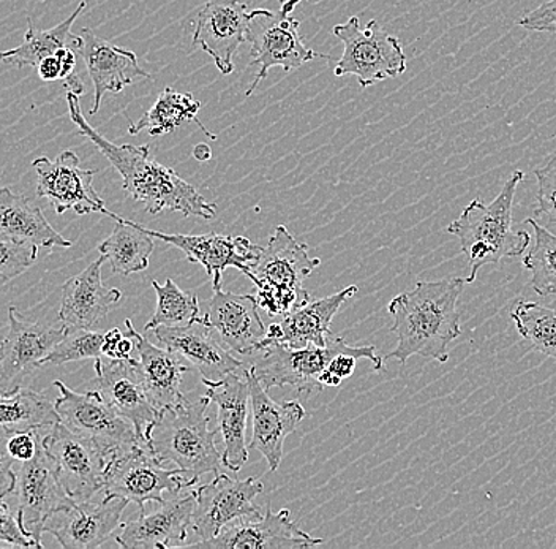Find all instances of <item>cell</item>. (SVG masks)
<instances>
[{"label": "cell", "instance_id": "16", "mask_svg": "<svg viewBox=\"0 0 556 549\" xmlns=\"http://www.w3.org/2000/svg\"><path fill=\"white\" fill-rule=\"evenodd\" d=\"M323 544V538L312 537L311 534L299 529L288 509L274 513L266 506L258 517H242L232 521L217 537L201 544H187L189 548L215 549H291L312 548Z\"/></svg>", "mask_w": 556, "mask_h": 549}, {"label": "cell", "instance_id": "41", "mask_svg": "<svg viewBox=\"0 0 556 549\" xmlns=\"http://www.w3.org/2000/svg\"><path fill=\"white\" fill-rule=\"evenodd\" d=\"M0 541L16 548L40 549L43 547L35 540L33 535L23 529L7 500H2V506H0Z\"/></svg>", "mask_w": 556, "mask_h": 549}, {"label": "cell", "instance_id": "20", "mask_svg": "<svg viewBox=\"0 0 556 549\" xmlns=\"http://www.w3.org/2000/svg\"><path fill=\"white\" fill-rule=\"evenodd\" d=\"M197 495L189 489L160 503L152 514H139L138 520L121 524L114 534L116 544L124 549H152L184 547L193 520Z\"/></svg>", "mask_w": 556, "mask_h": 549}, {"label": "cell", "instance_id": "31", "mask_svg": "<svg viewBox=\"0 0 556 549\" xmlns=\"http://www.w3.org/2000/svg\"><path fill=\"white\" fill-rule=\"evenodd\" d=\"M104 215L116 221L113 233L99 246L100 255L110 262L111 271L130 276L148 270L149 259L154 252V238L142 225L104 210Z\"/></svg>", "mask_w": 556, "mask_h": 549}, {"label": "cell", "instance_id": "9", "mask_svg": "<svg viewBox=\"0 0 556 549\" xmlns=\"http://www.w3.org/2000/svg\"><path fill=\"white\" fill-rule=\"evenodd\" d=\"M293 13L281 9L274 10L258 9L250 12L249 33L247 41L250 43L252 62L258 68L252 86L247 89L245 96L250 97L260 83L269 75L270 68L280 67L285 72L298 71L302 65L313 59H330L329 55L316 53L305 47L299 23L294 20Z\"/></svg>", "mask_w": 556, "mask_h": 549}, {"label": "cell", "instance_id": "23", "mask_svg": "<svg viewBox=\"0 0 556 549\" xmlns=\"http://www.w3.org/2000/svg\"><path fill=\"white\" fill-rule=\"evenodd\" d=\"M212 332L201 317L189 326H159L154 335L165 349L186 358L203 380L218 382L232 373H245V363L232 357L224 339Z\"/></svg>", "mask_w": 556, "mask_h": 549}, {"label": "cell", "instance_id": "42", "mask_svg": "<svg viewBox=\"0 0 556 549\" xmlns=\"http://www.w3.org/2000/svg\"><path fill=\"white\" fill-rule=\"evenodd\" d=\"M40 447L37 431H33V433H5L3 431L2 453L9 454L15 462L34 460Z\"/></svg>", "mask_w": 556, "mask_h": 549}, {"label": "cell", "instance_id": "26", "mask_svg": "<svg viewBox=\"0 0 556 549\" xmlns=\"http://www.w3.org/2000/svg\"><path fill=\"white\" fill-rule=\"evenodd\" d=\"M247 371L226 375L218 382L203 380L206 385L207 398L217 405L218 429L225 444L224 464L232 472L241 471L249 461L245 431L247 419H249L250 385Z\"/></svg>", "mask_w": 556, "mask_h": 549}, {"label": "cell", "instance_id": "22", "mask_svg": "<svg viewBox=\"0 0 556 549\" xmlns=\"http://www.w3.org/2000/svg\"><path fill=\"white\" fill-rule=\"evenodd\" d=\"M250 12L241 0H207L198 13L194 47L214 59L222 75L235 72V54L247 41Z\"/></svg>", "mask_w": 556, "mask_h": 549}, {"label": "cell", "instance_id": "13", "mask_svg": "<svg viewBox=\"0 0 556 549\" xmlns=\"http://www.w3.org/2000/svg\"><path fill=\"white\" fill-rule=\"evenodd\" d=\"M67 335V326L54 328L40 322L21 319L15 308L9 309V329L0 353V388L2 395L20 390L47 363L52 350Z\"/></svg>", "mask_w": 556, "mask_h": 549}, {"label": "cell", "instance_id": "36", "mask_svg": "<svg viewBox=\"0 0 556 549\" xmlns=\"http://www.w3.org/2000/svg\"><path fill=\"white\" fill-rule=\"evenodd\" d=\"M519 335L534 350L556 361V309L533 301L517 302L510 312Z\"/></svg>", "mask_w": 556, "mask_h": 549}, {"label": "cell", "instance_id": "44", "mask_svg": "<svg viewBox=\"0 0 556 549\" xmlns=\"http://www.w3.org/2000/svg\"><path fill=\"white\" fill-rule=\"evenodd\" d=\"M37 72L38 76H40L41 78V82H61V58H59L58 53H55L54 55H50V58H45L43 61H41L40 64H38Z\"/></svg>", "mask_w": 556, "mask_h": 549}, {"label": "cell", "instance_id": "40", "mask_svg": "<svg viewBox=\"0 0 556 549\" xmlns=\"http://www.w3.org/2000/svg\"><path fill=\"white\" fill-rule=\"evenodd\" d=\"M538 179L536 210L534 217L556 225V154L544 166L534 170Z\"/></svg>", "mask_w": 556, "mask_h": 549}, {"label": "cell", "instance_id": "33", "mask_svg": "<svg viewBox=\"0 0 556 549\" xmlns=\"http://www.w3.org/2000/svg\"><path fill=\"white\" fill-rule=\"evenodd\" d=\"M61 422L55 402L43 392L23 387L0 399V423L5 433H33Z\"/></svg>", "mask_w": 556, "mask_h": 549}, {"label": "cell", "instance_id": "49", "mask_svg": "<svg viewBox=\"0 0 556 549\" xmlns=\"http://www.w3.org/2000/svg\"><path fill=\"white\" fill-rule=\"evenodd\" d=\"M295 2L301 3L302 0H295ZM311 2L321 3V2H328V0H311Z\"/></svg>", "mask_w": 556, "mask_h": 549}, {"label": "cell", "instance_id": "29", "mask_svg": "<svg viewBox=\"0 0 556 549\" xmlns=\"http://www.w3.org/2000/svg\"><path fill=\"white\" fill-rule=\"evenodd\" d=\"M125 328L137 346L139 373L152 404L159 410L179 404L184 399L180 384L189 367L180 364L179 354L139 335L130 319L125 320Z\"/></svg>", "mask_w": 556, "mask_h": 549}, {"label": "cell", "instance_id": "32", "mask_svg": "<svg viewBox=\"0 0 556 549\" xmlns=\"http://www.w3.org/2000/svg\"><path fill=\"white\" fill-rule=\"evenodd\" d=\"M201 107H203L201 102H198L191 93H180L166 88L160 93L151 110L146 111L137 124L130 125L128 134L138 135L142 130H148L149 135L156 137V135L172 134L182 124L197 123L211 140H217V135L211 134L198 120Z\"/></svg>", "mask_w": 556, "mask_h": 549}, {"label": "cell", "instance_id": "21", "mask_svg": "<svg viewBox=\"0 0 556 549\" xmlns=\"http://www.w3.org/2000/svg\"><path fill=\"white\" fill-rule=\"evenodd\" d=\"M247 378L250 385L253 422L249 448L260 451L269 464V472H276L283 460L285 440L304 420L305 409L299 401H274L252 367L247 371Z\"/></svg>", "mask_w": 556, "mask_h": 549}, {"label": "cell", "instance_id": "3", "mask_svg": "<svg viewBox=\"0 0 556 549\" xmlns=\"http://www.w3.org/2000/svg\"><path fill=\"white\" fill-rule=\"evenodd\" d=\"M523 179V172L516 170L492 203L471 201L460 217L446 228L447 233L457 236L462 253L467 255L471 270L468 284L475 283L482 266L520 257L530 246L531 236L527 232L514 230V200Z\"/></svg>", "mask_w": 556, "mask_h": 549}, {"label": "cell", "instance_id": "4", "mask_svg": "<svg viewBox=\"0 0 556 549\" xmlns=\"http://www.w3.org/2000/svg\"><path fill=\"white\" fill-rule=\"evenodd\" d=\"M206 395L197 402L186 398L173 408L159 410L148 434V444L156 461L173 462L190 478L218 474L224 453L215 444L220 429H211L206 410L211 404Z\"/></svg>", "mask_w": 556, "mask_h": 549}, {"label": "cell", "instance_id": "6", "mask_svg": "<svg viewBox=\"0 0 556 549\" xmlns=\"http://www.w3.org/2000/svg\"><path fill=\"white\" fill-rule=\"evenodd\" d=\"M333 36L343 43L342 58L337 61L336 76H356L361 88H370L405 73L408 59L397 37L386 33L377 20L361 26L357 16L337 24Z\"/></svg>", "mask_w": 556, "mask_h": 549}, {"label": "cell", "instance_id": "24", "mask_svg": "<svg viewBox=\"0 0 556 549\" xmlns=\"http://www.w3.org/2000/svg\"><path fill=\"white\" fill-rule=\"evenodd\" d=\"M220 284L212 283L214 294L203 322L218 333L232 352L258 353L267 336V328L260 317L258 300L253 295L224 291Z\"/></svg>", "mask_w": 556, "mask_h": 549}, {"label": "cell", "instance_id": "15", "mask_svg": "<svg viewBox=\"0 0 556 549\" xmlns=\"http://www.w3.org/2000/svg\"><path fill=\"white\" fill-rule=\"evenodd\" d=\"M33 169L37 173V196L50 201L55 213L87 215L106 210L103 198L93 189L96 172L81 169L75 152H61L55 160L35 159Z\"/></svg>", "mask_w": 556, "mask_h": 549}, {"label": "cell", "instance_id": "11", "mask_svg": "<svg viewBox=\"0 0 556 549\" xmlns=\"http://www.w3.org/2000/svg\"><path fill=\"white\" fill-rule=\"evenodd\" d=\"M357 347L350 346L342 337H329L328 346H308L293 349L283 344H270L253 360L252 370L261 384L270 390L276 387H293L298 392L313 395L323 390L319 375L325 373L337 354L353 352ZM256 354V353H255Z\"/></svg>", "mask_w": 556, "mask_h": 549}, {"label": "cell", "instance_id": "48", "mask_svg": "<svg viewBox=\"0 0 556 549\" xmlns=\"http://www.w3.org/2000/svg\"><path fill=\"white\" fill-rule=\"evenodd\" d=\"M193 155L200 162H207V160L212 159V149L208 148V145L201 142V145L194 146Z\"/></svg>", "mask_w": 556, "mask_h": 549}, {"label": "cell", "instance_id": "28", "mask_svg": "<svg viewBox=\"0 0 556 549\" xmlns=\"http://www.w3.org/2000/svg\"><path fill=\"white\" fill-rule=\"evenodd\" d=\"M106 262L100 257L83 273L72 277L62 288L59 319L67 328L93 329L110 314L111 308L121 301L117 288L104 287L102 266Z\"/></svg>", "mask_w": 556, "mask_h": 549}, {"label": "cell", "instance_id": "14", "mask_svg": "<svg viewBox=\"0 0 556 549\" xmlns=\"http://www.w3.org/2000/svg\"><path fill=\"white\" fill-rule=\"evenodd\" d=\"M41 445L54 461L59 479L75 502L92 500L102 491L108 460L96 445L62 422L51 427Z\"/></svg>", "mask_w": 556, "mask_h": 549}, {"label": "cell", "instance_id": "39", "mask_svg": "<svg viewBox=\"0 0 556 549\" xmlns=\"http://www.w3.org/2000/svg\"><path fill=\"white\" fill-rule=\"evenodd\" d=\"M37 253L38 246L33 242L0 239V284L7 285L29 270L37 260Z\"/></svg>", "mask_w": 556, "mask_h": 549}, {"label": "cell", "instance_id": "10", "mask_svg": "<svg viewBox=\"0 0 556 549\" xmlns=\"http://www.w3.org/2000/svg\"><path fill=\"white\" fill-rule=\"evenodd\" d=\"M5 497H12V502L7 500L10 509L16 514L23 529L33 535L40 545L45 526L52 514L75 502L62 486L58 467L48 457L43 445L34 460L20 462L13 491Z\"/></svg>", "mask_w": 556, "mask_h": 549}, {"label": "cell", "instance_id": "7", "mask_svg": "<svg viewBox=\"0 0 556 549\" xmlns=\"http://www.w3.org/2000/svg\"><path fill=\"white\" fill-rule=\"evenodd\" d=\"M54 385L61 392L55 409L62 423L96 445L108 461L148 444L138 436L134 423L111 408L99 391L76 392L61 380Z\"/></svg>", "mask_w": 556, "mask_h": 549}, {"label": "cell", "instance_id": "27", "mask_svg": "<svg viewBox=\"0 0 556 549\" xmlns=\"http://www.w3.org/2000/svg\"><path fill=\"white\" fill-rule=\"evenodd\" d=\"M357 291H359V288L356 285H350V287L321 298V300H311L302 308L283 315L280 322L273 323L267 328L263 349H266L270 344H283V346L293 347V349H304L308 346H328L329 337L332 336L330 323H332L340 308L350 298L356 297Z\"/></svg>", "mask_w": 556, "mask_h": 549}, {"label": "cell", "instance_id": "25", "mask_svg": "<svg viewBox=\"0 0 556 549\" xmlns=\"http://www.w3.org/2000/svg\"><path fill=\"white\" fill-rule=\"evenodd\" d=\"M146 232L152 238L182 250L191 263H198L206 270L207 276L212 277V283H222V274L226 267H236L243 274L249 273L250 266L256 262L263 250L243 236L218 235V233L169 235V233L149 230V228H146Z\"/></svg>", "mask_w": 556, "mask_h": 549}, {"label": "cell", "instance_id": "5", "mask_svg": "<svg viewBox=\"0 0 556 549\" xmlns=\"http://www.w3.org/2000/svg\"><path fill=\"white\" fill-rule=\"evenodd\" d=\"M319 265L321 260L308 255L307 245L278 225L245 276L255 284L260 308L270 317H283L311 301L304 283Z\"/></svg>", "mask_w": 556, "mask_h": 549}, {"label": "cell", "instance_id": "8", "mask_svg": "<svg viewBox=\"0 0 556 549\" xmlns=\"http://www.w3.org/2000/svg\"><path fill=\"white\" fill-rule=\"evenodd\" d=\"M197 479L179 467L165 469L156 461L149 444H139L134 450L108 461L103 491L137 503L139 514H146V503H163V495H179L197 485Z\"/></svg>", "mask_w": 556, "mask_h": 549}, {"label": "cell", "instance_id": "37", "mask_svg": "<svg viewBox=\"0 0 556 549\" xmlns=\"http://www.w3.org/2000/svg\"><path fill=\"white\" fill-rule=\"evenodd\" d=\"M534 230V246L525 255L523 266L531 273V285L539 297L556 298V235L536 219H527Z\"/></svg>", "mask_w": 556, "mask_h": 549}, {"label": "cell", "instance_id": "2", "mask_svg": "<svg viewBox=\"0 0 556 549\" xmlns=\"http://www.w3.org/2000/svg\"><path fill=\"white\" fill-rule=\"evenodd\" d=\"M467 284L462 277L424 280L389 302L388 311L394 319L391 332L397 336V347L386 360L405 364L419 354L447 363L451 344L462 335L457 302Z\"/></svg>", "mask_w": 556, "mask_h": 549}, {"label": "cell", "instance_id": "19", "mask_svg": "<svg viewBox=\"0 0 556 549\" xmlns=\"http://www.w3.org/2000/svg\"><path fill=\"white\" fill-rule=\"evenodd\" d=\"M97 377L90 382L104 401L137 427L138 436L148 442V434L154 425L159 409L152 404L139 373L138 360H96Z\"/></svg>", "mask_w": 556, "mask_h": 549}, {"label": "cell", "instance_id": "46", "mask_svg": "<svg viewBox=\"0 0 556 549\" xmlns=\"http://www.w3.org/2000/svg\"><path fill=\"white\" fill-rule=\"evenodd\" d=\"M135 340L131 339L130 336L122 337L119 344H117L116 352H114L113 358L111 360H128L130 357L131 350H134Z\"/></svg>", "mask_w": 556, "mask_h": 549}, {"label": "cell", "instance_id": "30", "mask_svg": "<svg viewBox=\"0 0 556 549\" xmlns=\"http://www.w3.org/2000/svg\"><path fill=\"white\" fill-rule=\"evenodd\" d=\"M0 235L2 238L33 242L38 248H72V241L51 227L40 207L30 198L0 190Z\"/></svg>", "mask_w": 556, "mask_h": 549}, {"label": "cell", "instance_id": "1", "mask_svg": "<svg viewBox=\"0 0 556 549\" xmlns=\"http://www.w3.org/2000/svg\"><path fill=\"white\" fill-rule=\"evenodd\" d=\"M68 114L78 134L87 138L110 160L122 177V189L127 197L144 204L148 213L160 214L174 211L186 217H201L212 221L217 207L201 196L190 183L182 179L173 169L151 159L148 145H114L92 127L83 114L79 96L67 92Z\"/></svg>", "mask_w": 556, "mask_h": 549}, {"label": "cell", "instance_id": "38", "mask_svg": "<svg viewBox=\"0 0 556 549\" xmlns=\"http://www.w3.org/2000/svg\"><path fill=\"white\" fill-rule=\"evenodd\" d=\"M104 333L86 328H67V335L55 346L47 363L54 366L72 363V361L100 360L103 357Z\"/></svg>", "mask_w": 556, "mask_h": 549}, {"label": "cell", "instance_id": "45", "mask_svg": "<svg viewBox=\"0 0 556 549\" xmlns=\"http://www.w3.org/2000/svg\"><path fill=\"white\" fill-rule=\"evenodd\" d=\"M122 335L121 329L113 328L110 332L104 333V342H103V357L113 358L114 352H116L117 344L121 342Z\"/></svg>", "mask_w": 556, "mask_h": 549}, {"label": "cell", "instance_id": "12", "mask_svg": "<svg viewBox=\"0 0 556 549\" xmlns=\"http://www.w3.org/2000/svg\"><path fill=\"white\" fill-rule=\"evenodd\" d=\"M263 489V483L256 478L232 479L220 472L211 483L198 486L194 489L197 507L191 520L198 541L193 544L217 537L232 521L261 516L264 509L255 506V499Z\"/></svg>", "mask_w": 556, "mask_h": 549}, {"label": "cell", "instance_id": "34", "mask_svg": "<svg viewBox=\"0 0 556 549\" xmlns=\"http://www.w3.org/2000/svg\"><path fill=\"white\" fill-rule=\"evenodd\" d=\"M86 7V0H81L79 5L76 7L75 12L67 20L62 21V23L51 27V29H35L33 21H29V27H27L26 34H24L23 43L20 47L13 48V50L2 53V61L16 68H37L45 58L54 55L62 48L72 47L73 38H75L72 34L73 24L85 12Z\"/></svg>", "mask_w": 556, "mask_h": 549}, {"label": "cell", "instance_id": "18", "mask_svg": "<svg viewBox=\"0 0 556 549\" xmlns=\"http://www.w3.org/2000/svg\"><path fill=\"white\" fill-rule=\"evenodd\" d=\"M72 48L81 55L92 79L93 107L90 114L99 113L104 93H119L141 79H152L148 72L142 71L134 51L104 40L87 27L73 38Z\"/></svg>", "mask_w": 556, "mask_h": 549}, {"label": "cell", "instance_id": "17", "mask_svg": "<svg viewBox=\"0 0 556 549\" xmlns=\"http://www.w3.org/2000/svg\"><path fill=\"white\" fill-rule=\"evenodd\" d=\"M127 499L106 496L102 502H73L48 520L45 532L51 534L65 549H93L116 534Z\"/></svg>", "mask_w": 556, "mask_h": 549}, {"label": "cell", "instance_id": "35", "mask_svg": "<svg viewBox=\"0 0 556 549\" xmlns=\"http://www.w3.org/2000/svg\"><path fill=\"white\" fill-rule=\"evenodd\" d=\"M156 295V309L146 325V332L159 326H189L201 319L200 301L194 294L184 291L173 279L165 284L152 280Z\"/></svg>", "mask_w": 556, "mask_h": 549}, {"label": "cell", "instance_id": "47", "mask_svg": "<svg viewBox=\"0 0 556 549\" xmlns=\"http://www.w3.org/2000/svg\"><path fill=\"white\" fill-rule=\"evenodd\" d=\"M62 83H64L67 92L76 93V96H83V93H85V85H83L81 76H79L78 72L73 73L72 76H68V78Z\"/></svg>", "mask_w": 556, "mask_h": 549}, {"label": "cell", "instance_id": "43", "mask_svg": "<svg viewBox=\"0 0 556 549\" xmlns=\"http://www.w3.org/2000/svg\"><path fill=\"white\" fill-rule=\"evenodd\" d=\"M519 24L531 33L556 34V0H548L538 9L531 10L519 21Z\"/></svg>", "mask_w": 556, "mask_h": 549}]
</instances>
